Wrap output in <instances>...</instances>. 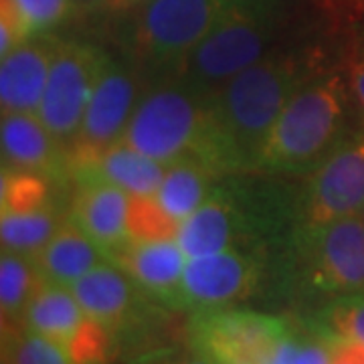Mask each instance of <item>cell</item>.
Segmentation results:
<instances>
[{
    "label": "cell",
    "mask_w": 364,
    "mask_h": 364,
    "mask_svg": "<svg viewBox=\"0 0 364 364\" xmlns=\"http://www.w3.org/2000/svg\"><path fill=\"white\" fill-rule=\"evenodd\" d=\"M348 91L338 73H316L275 119L253 170L299 176L318 168L346 136Z\"/></svg>",
    "instance_id": "7a4b0ae2"
},
{
    "label": "cell",
    "mask_w": 364,
    "mask_h": 364,
    "mask_svg": "<svg viewBox=\"0 0 364 364\" xmlns=\"http://www.w3.org/2000/svg\"><path fill=\"white\" fill-rule=\"evenodd\" d=\"M87 316L97 320L117 342L142 330L150 320V296L116 263L105 261L71 286Z\"/></svg>",
    "instance_id": "7c38bea8"
},
{
    "label": "cell",
    "mask_w": 364,
    "mask_h": 364,
    "mask_svg": "<svg viewBox=\"0 0 364 364\" xmlns=\"http://www.w3.org/2000/svg\"><path fill=\"white\" fill-rule=\"evenodd\" d=\"M104 53L87 41H59L53 57L37 116L65 152L83 124Z\"/></svg>",
    "instance_id": "9c48e42d"
},
{
    "label": "cell",
    "mask_w": 364,
    "mask_h": 364,
    "mask_svg": "<svg viewBox=\"0 0 364 364\" xmlns=\"http://www.w3.org/2000/svg\"><path fill=\"white\" fill-rule=\"evenodd\" d=\"M142 77L128 59L104 53L83 124L69 150L71 168L97 158L122 140L144 90Z\"/></svg>",
    "instance_id": "ba28073f"
},
{
    "label": "cell",
    "mask_w": 364,
    "mask_h": 364,
    "mask_svg": "<svg viewBox=\"0 0 364 364\" xmlns=\"http://www.w3.org/2000/svg\"><path fill=\"white\" fill-rule=\"evenodd\" d=\"M114 2H116V0H75L77 9L79 11H83V13H90V11H105V9L112 11Z\"/></svg>",
    "instance_id": "836d02e7"
},
{
    "label": "cell",
    "mask_w": 364,
    "mask_h": 364,
    "mask_svg": "<svg viewBox=\"0 0 364 364\" xmlns=\"http://www.w3.org/2000/svg\"><path fill=\"white\" fill-rule=\"evenodd\" d=\"M330 364H364V346L358 342L330 338Z\"/></svg>",
    "instance_id": "4dcf8cb0"
},
{
    "label": "cell",
    "mask_w": 364,
    "mask_h": 364,
    "mask_svg": "<svg viewBox=\"0 0 364 364\" xmlns=\"http://www.w3.org/2000/svg\"><path fill=\"white\" fill-rule=\"evenodd\" d=\"M284 251L289 277L301 294L334 299L364 291L363 215L298 227Z\"/></svg>",
    "instance_id": "8992f818"
},
{
    "label": "cell",
    "mask_w": 364,
    "mask_h": 364,
    "mask_svg": "<svg viewBox=\"0 0 364 364\" xmlns=\"http://www.w3.org/2000/svg\"><path fill=\"white\" fill-rule=\"evenodd\" d=\"M71 170L77 172L79 181L100 178L116 184L128 195L154 196L164 181L166 164L134 150L128 144L117 142L97 158Z\"/></svg>",
    "instance_id": "e0dca14e"
},
{
    "label": "cell",
    "mask_w": 364,
    "mask_h": 364,
    "mask_svg": "<svg viewBox=\"0 0 364 364\" xmlns=\"http://www.w3.org/2000/svg\"><path fill=\"white\" fill-rule=\"evenodd\" d=\"M350 90L352 97L364 116V45L358 49L350 69Z\"/></svg>",
    "instance_id": "1f68e13d"
},
{
    "label": "cell",
    "mask_w": 364,
    "mask_h": 364,
    "mask_svg": "<svg viewBox=\"0 0 364 364\" xmlns=\"http://www.w3.org/2000/svg\"><path fill=\"white\" fill-rule=\"evenodd\" d=\"M298 346H299V340L289 332L286 338L279 342V346L275 348L269 364H296Z\"/></svg>",
    "instance_id": "d6a6232c"
},
{
    "label": "cell",
    "mask_w": 364,
    "mask_h": 364,
    "mask_svg": "<svg viewBox=\"0 0 364 364\" xmlns=\"http://www.w3.org/2000/svg\"><path fill=\"white\" fill-rule=\"evenodd\" d=\"M109 261L128 273L150 298L164 304L166 308L178 310L182 273L188 261L178 241H128Z\"/></svg>",
    "instance_id": "9a60e30c"
},
{
    "label": "cell",
    "mask_w": 364,
    "mask_h": 364,
    "mask_svg": "<svg viewBox=\"0 0 364 364\" xmlns=\"http://www.w3.org/2000/svg\"><path fill=\"white\" fill-rule=\"evenodd\" d=\"M65 223L55 205L33 213H11L0 217V241L4 251L25 257L39 255Z\"/></svg>",
    "instance_id": "7402d4cb"
},
{
    "label": "cell",
    "mask_w": 364,
    "mask_h": 364,
    "mask_svg": "<svg viewBox=\"0 0 364 364\" xmlns=\"http://www.w3.org/2000/svg\"><path fill=\"white\" fill-rule=\"evenodd\" d=\"M316 73V55L284 49L265 55L210 97V164L221 176L249 172L291 95Z\"/></svg>",
    "instance_id": "6da1fadb"
},
{
    "label": "cell",
    "mask_w": 364,
    "mask_h": 364,
    "mask_svg": "<svg viewBox=\"0 0 364 364\" xmlns=\"http://www.w3.org/2000/svg\"><path fill=\"white\" fill-rule=\"evenodd\" d=\"M142 2H146V0H116L114 6H112V11H116V13H126V11H132V9L140 6Z\"/></svg>",
    "instance_id": "e575fe53"
},
{
    "label": "cell",
    "mask_w": 364,
    "mask_h": 364,
    "mask_svg": "<svg viewBox=\"0 0 364 364\" xmlns=\"http://www.w3.org/2000/svg\"><path fill=\"white\" fill-rule=\"evenodd\" d=\"M0 144L6 168L31 170L49 178L71 168L67 152L37 114H2Z\"/></svg>",
    "instance_id": "2e32d148"
},
{
    "label": "cell",
    "mask_w": 364,
    "mask_h": 364,
    "mask_svg": "<svg viewBox=\"0 0 364 364\" xmlns=\"http://www.w3.org/2000/svg\"><path fill=\"white\" fill-rule=\"evenodd\" d=\"M287 334L284 318L231 306L193 312L188 346L213 364H269Z\"/></svg>",
    "instance_id": "52a82bcc"
},
{
    "label": "cell",
    "mask_w": 364,
    "mask_h": 364,
    "mask_svg": "<svg viewBox=\"0 0 364 364\" xmlns=\"http://www.w3.org/2000/svg\"><path fill=\"white\" fill-rule=\"evenodd\" d=\"M128 203L130 195L116 184L100 178L79 181V193L73 198L69 221L104 249L109 259L130 241Z\"/></svg>",
    "instance_id": "5bb4252c"
},
{
    "label": "cell",
    "mask_w": 364,
    "mask_h": 364,
    "mask_svg": "<svg viewBox=\"0 0 364 364\" xmlns=\"http://www.w3.org/2000/svg\"><path fill=\"white\" fill-rule=\"evenodd\" d=\"M45 174L31 170L2 168L0 184V208L2 215L11 213H33L53 205L49 184Z\"/></svg>",
    "instance_id": "d4e9b609"
},
{
    "label": "cell",
    "mask_w": 364,
    "mask_h": 364,
    "mask_svg": "<svg viewBox=\"0 0 364 364\" xmlns=\"http://www.w3.org/2000/svg\"><path fill=\"white\" fill-rule=\"evenodd\" d=\"M33 261L47 284L71 287L85 273L109 259L104 249L67 219Z\"/></svg>",
    "instance_id": "ac0fdd59"
},
{
    "label": "cell",
    "mask_w": 364,
    "mask_h": 364,
    "mask_svg": "<svg viewBox=\"0 0 364 364\" xmlns=\"http://www.w3.org/2000/svg\"><path fill=\"white\" fill-rule=\"evenodd\" d=\"M267 255L257 251H219L186 261L178 310H217L245 301L259 289Z\"/></svg>",
    "instance_id": "8fae6325"
},
{
    "label": "cell",
    "mask_w": 364,
    "mask_h": 364,
    "mask_svg": "<svg viewBox=\"0 0 364 364\" xmlns=\"http://www.w3.org/2000/svg\"><path fill=\"white\" fill-rule=\"evenodd\" d=\"M119 142L162 164L195 156L210 166V97L181 77L146 81Z\"/></svg>",
    "instance_id": "3957f363"
},
{
    "label": "cell",
    "mask_w": 364,
    "mask_h": 364,
    "mask_svg": "<svg viewBox=\"0 0 364 364\" xmlns=\"http://www.w3.org/2000/svg\"><path fill=\"white\" fill-rule=\"evenodd\" d=\"M47 282L41 277L33 257L13 251L0 255V312L2 326H21L23 316L35 294Z\"/></svg>",
    "instance_id": "44dd1931"
},
{
    "label": "cell",
    "mask_w": 364,
    "mask_h": 364,
    "mask_svg": "<svg viewBox=\"0 0 364 364\" xmlns=\"http://www.w3.org/2000/svg\"><path fill=\"white\" fill-rule=\"evenodd\" d=\"M28 39H33V37H28V33L21 23L18 14L14 13L11 2L0 0V57L13 53Z\"/></svg>",
    "instance_id": "83f0119b"
},
{
    "label": "cell",
    "mask_w": 364,
    "mask_h": 364,
    "mask_svg": "<svg viewBox=\"0 0 364 364\" xmlns=\"http://www.w3.org/2000/svg\"><path fill=\"white\" fill-rule=\"evenodd\" d=\"M219 178L221 174L203 160L195 156L178 158L166 164L164 181L154 196L174 219L182 223L207 200Z\"/></svg>",
    "instance_id": "ffe728a7"
},
{
    "label": "cell",
    "mask_w": 364,
    "mask_h": 364,
    "mask_svg": "<svg viewBox=\"0 0 364 364\" xmlns=\"http://www.w3.org/2000/svg\"><path fill=\"white\" fill-rule=\"evenodd\" d=\"M2 358L9 364H75L59 344L25 326H2Z\"/></svg>",
    "instance_id": "cb8c5ba5"
},
{
    "label": "cell",
    "mask_w": 364,
    "mask_h": 364,
    "mask_svg": "<svg viewBox=\"0 0 364 364\" xmlns=\"http://www.w3.org/2000/svg\"><path fill=\"white\" fill-rule=\"evenodd\" d=\"M316 332L364 346V291L328 299L316 316Z\"/></svg>",
    "instance_id": "484cf974"
},
{
    "label": "cell",
    "mask_w": 364,
    "mask_h": 364,
    "mask_svg": "<svg viewBox=\"0 0 364 364\" xmlns=\"http://www.w3.org/2000/svg\"><path fill=\"white\" fill-rule=\"evenodd\" d=\"M231 0H146L126 11V59L146 81L174 77Z\"/></svg>",
    "instance_id": "5b68a950"
},
{
    "label": "cell",
    "mask_w": 364,
    "mask_h": 364,
    "mask_svg": "<svg viewBox=\"0 0 364 364\" xmlns=\"http://www.w3.org/2000/svg\"><path fill=\"white\" fill-rule=\"evenodd\" d=\"M284 23V0H231L174 77L213 97L229 79L279 47Z\"/></svg>",
    "instance_id": "277c9868"
},
{
    "label": "cell",
    "mask_w": 364,
    "mask_h": 364,
    "mask_svg": "<svg viewBox=\"0 0 364 364\" xmlns=\"http://www.w3.org/2000/svg\"><path fill=\"white\" fill-rule=\"evenodd\" d=\"M360 215H363V219H364V208H363V210H360Z\"/></svg>",
    "instance_id": "d590c367"
},
{
    "label": "cell",
    "mask_w": 364,
    "mask_h": 364,
    "mask_svg": "<svg viewBox=\"0 0 364 364\" xmlns=\"http://www.w3.org/2000/svg\"><path fill=\"white\" fill-rule=\"evenodd\" d=\"M59 39L33 37L13 53L0 57V107L2 114H37L47 87Z\"/></svg>",
    "instance_id": "4fadbf2b"
},
{
    "label": "cell",
    "mask_w": 364,
    "mask_h": 364,
    "mask_svg": "<svg viewBox=\"0 0 364 364\" xmlns=\"http://www.w3.org/2000/svg\"><path fill=\"white\" fill-rule=\"evenodd\" d=\"M296 364H330V340L320 332L299 340Z\"/></svg>",
    "instance_id": "f546056e"
},
{
    "label": "cell",
    "mask_w": 364,
    "mask_h": 364,
    "mask_svg": "<svg viewBox=\"0 0 364 364\" xmlns=\"http://www.w3.org/2000/svg\"><path fill=\"white\" fill-rule=\"evenodd\" d=\"M364 208V132L346 134L301 188L299 227H320Z\"/></svg>",
    "instance_id": "30bf717a"
},
{
    "label": "cell",
    "mask_w": 364,
    "mask_h": 364,
    "mask_svg": "<svg viewBox=\"0 0 364 364\" xmlns=\"http://www.w3.org/2000/svg\"><path fill=\"white\" fill-rule=\"evenodd\" d=\"M128 364H213L205 356H200L191 346L182 348H154L134 356Z\"/></svg>",
    "instance_id": "f1b7e54d"
},
{
    "label": "cell",
    "mask_w": 364,
    "mask_h": 364,
    "mask_svg": "<svg viewBox=\"0 0 364 364\" xmlns=\"http://www.w3.org/2000/svg\"><path fill=\"white\" fill-rule=\"evenodd\" d=\"M181 221L160 205L156 196L130 195L128 203V237L134 243L176 241Z\"/></svg>",
    "instance_id": "603a6c76"
},
{
    "label": "cell",
    "mask_w": 364,
    "mask_h": 364,
    "mask_svg": "<svg viewBox=\"0 0 364 364\" xmlns=\"http://www.w3.org/2000/svg\"><path fill=\"white\" fill-rule=\"evenodd\" d=\"M90 316L81 308L71 287L45 284L31 299L23 324L28 330L59 344L63 350L77 338Z\"/></svg>",
    "instance_id": "d6986e66"
},
{
    "label": "cell",
    "mask_w": 364,
    "mask_h": 364,
    "mask_svg": "<svg viewBox=\"0 0 364 364\" xmlns=\"http://www.w3.org/2000/svg\"><path fill=\"white\" fill-rule=\"evenodd\" d=\"M28 37L49 35L77 13L75 0H9Z\"/></svg>",
    "instance_id": "4316f807"
}]
</instances>
